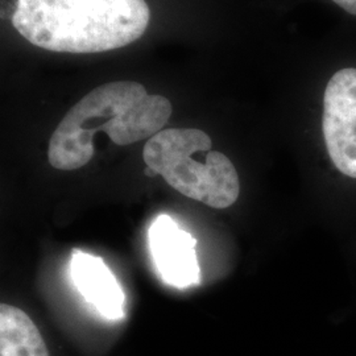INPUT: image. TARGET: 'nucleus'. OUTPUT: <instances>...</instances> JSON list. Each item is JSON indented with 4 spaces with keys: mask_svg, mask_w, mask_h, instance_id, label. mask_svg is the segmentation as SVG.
Masks as SVG:
<instances>
[{
    "mask_svg": "<svg viewBox=\"0 0 356 356\" xmlns=\"http://www.w3.org/2000/svg\"><path fill=\"white\" fill-rule=\"evenodd\" d=\"M72 276L78 291L102 316L123 318L124 293L102 257L73 250Z\"/></svg>",
    "mask_w": 356,
    "mask_h": 356,
    "instance_id": "obj_6",
    "label": "nucleus"
},
{
    "mask_svg": "<svg viewBox=\"0 0 356 356\" xmlns=\"http://www.w3.org/2000/svg\"><path fill=\"white\" fill-rule=\"evenodd\" d=\"M211 147L210 136L201 129L168 128L147 141L143 159L185 197L227 209L239 197V176L229 157Z\"/></svg>",
    "mask_w": 356,
    "mask_h": 356,
    "instance_id": "obj_3",
    "label": "nucleus"
},
{
    "mask_svg": "<svg viewBox=\"0 0 356 356\" xmlns=\"http://www.w3.org/2000/svg\"><path fill=\"white\" fill-rule=\"evenodd\" d=\"M149 19L145 0H16L13 24L47 51L99 53L140 38Z\"/></svg>",
    "mask_w": 356,
    "mask_h": 356,
    "instance_id": "obj_2",
    "label": "nucleus"
},
{
    "mask_svg": "<svg viewBox=\"0 0 356 356\" xmlns=\"http://www.w3.org/2000/svg\"><path fill=\"white\" fill-rule=\"evenodd\" d=\"M322 129L332 164L356 178V69L334 73L323 94Z\"/></svg>",
    "mask_w": 356,
    "mask_h": 356,
    "instance_id": "obj_4",
    "label": "nucleus"
},
{
    "mask_svg": "<svg viewBox=\"0 0 356 356\" xmlns=\"http://www.w3.org/2000/svg\"><path fill=\"white\" fill-rule=\"evenodd\" d=\"M172 103L148 94L139 82L119 81L98 86L74 104L51 135L48 160L58 170H76L94 156L92 139L106 132L116 145L151 139L172 116Z\"/></svg>",
    "mask_w": 356,
    "mask_h": 356,
    "instance_id": "obj_1",
    "label": "nucleus"
},
{
    "mask_svg": "<svg viewBox=\"0 0 356 356\" xmlns=\"http://www.w3.org/2000/svg\"><path fill=\"white\" fill-rule=\"evenodd\" d=\"M153 259L165 282L186 288L200 282V267L195 254V239L178 229L168 216H160L151 227Z\"/></svg>",
    "mask_w": 356,
    "mask_h": 356,
    "instance_id": "obj_5",
    "label": "nucleus"
},
{
    "mask_svg": "<svg viewBox=\"0 0 356 356\" xmlns=\"http://www.w3.org/2000/svg\"><path fill=\"white\" fill-rule=\"evenodd\" d=\"M144 175H145V176H148V177L152 178L157 176V173H156L153 169H151L149 166H147V168H145V170H144Z\"/></svg>",
    "mask_w": 356,
    "mask_h": 356,
    "instance_id": "obj_9",
    "label": "nucleus"
},
{
    "mask_svg": "<svg viewBox=\"0 0 356 356\" xmlns=\"http://www.w3.org/2000/svg\"><path fill=\"white\" fill-rule=\"evenodd\" d=\"M338 7H341L343 11L350 15L356 16V0H331Z\"/></svg>",
    "mask_w": 356,
    "mask_h": 356,
    "instance_id": "obj_8",
    "label": "nucleus"
},
{
    "mask_svg": "<svg viewBox=\"0 0 356 356\" xmlns=\"http://www.w3.org/2000/svg\"><path fill=\"white\" fill-rule=\"evenodd\" d=\"M0 356H49L33 321L7 304L0 305Z\"/></svg>",
    "mask_w": 356,
    "mask_h": 356,
    "instance_id": "obj_7",
    "label": "nucleus"
}]
</instances>
